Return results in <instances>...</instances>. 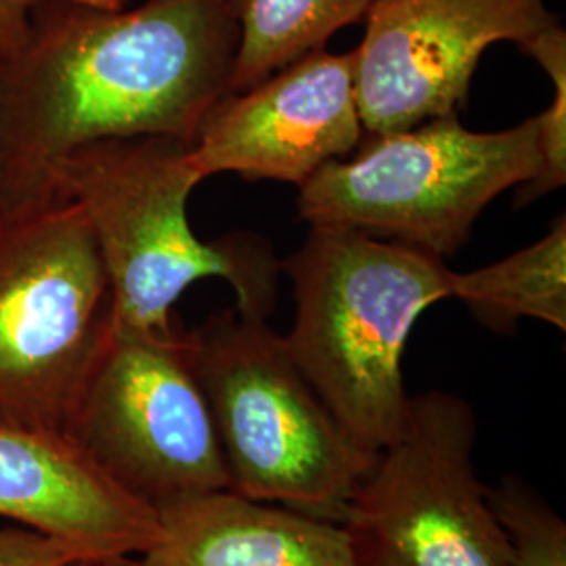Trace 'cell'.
I'll use <instances>...</instances> for the list:
<instances>
[{
  "instance_id": "cell-1",
  "label": "cell",
  "mask_w": 566,
  "mask_h": 566,
  "mask_svg": "<svg viewBox=\"0 0 566 566\" xmlns=\"http://www.w3.org/2000/svg\"><path fill=\"white\" fill-rule=\"evenodd\" d=\"M240 46L231 0H39L0 61V145L11 208L55 198L51 166L84 143H193L229 93Z\"/></svg>"
},
{
  "instance_id": "cell-2",
  "label": "cell",
  "mask_w": 566,
  "mask_h": 566,
  "mask_svg": "<svg viewBox=\"0 0 566 566\" xmlns=\"http://www.w3.org/2000/svg\"><path fill=\"white\" fill-rule=\"evenodd\" d=\"M200 182L189 143L168 137L84 143L51 166V191L74 203L95 235L109 280L112 329L175 334L181 329L175 304L208 277L231 283L242 315L273 313L282 264L256 240H198L187 202Z\"/></svg>"
},
{
  "instance_id": "cell-3",
  "label": "cell",
  "mask_w": 566,
  "mask_h": 566,
  "mask_svg": "<svg viewBox=\"0 0 566 566\" xmlns=\"http://www.w3.org/2000/svg\"><path fill=\"white\" fill-rule=\"evenodd\" d=\"M294 285L292 359L346 432L380 453L403 430L405 346L416 322L451 298L441 256L344 227H311L282 263Z\"/></svg>"
},
{
  "instance_id": "cell-4",
  "label": "cell",
  "mask_w": 566,
  "mask_h": 566,
  "mask_svg": "<svg viewBox=\"0 0 566 566\" xmlns=\"http://www.w3.org/2000/svg\"><path fill=\"white\" fill-rule=\"evenodd\" d=\"M185 336L231 491L343 525L378 453L334 418L285 338L238 308L214 313Z\"/></svg>"
},
{
  "instance_id": "cell-5",
  "label": "cell",
  "mask_w": 566,
  "mask_h": 566,
  "mask_svg": "<svg viewBox=\"0 0 566 566\" xmlns=\"http://www.w3.org/2000/svg\"><path fill=\"white\" fill-rule=\"evenodd\" d=\"M109 280L60 196L0 217V426L67 434L109 336Z\"/></svg>"
},
{
  "instance_id": "cell-6",
  "label": "cell",
  "mask_w": 566,
  "mask_h": 566,
  "mask_svg": "<svg viewBox=\"0 0 566 566\" xmlns=\"http://www.w3.org/2000/svg\"><path fill=\"white\" fill-rule=\"evenodd\" d=\"M537 122L472 133L458 116L365 135L350 160L322 166L301 185L311 227H344L434 256L464 245L489 203L537 175Z\"/></svg>"
},
{
  "instance_id": "cell-7",
  "label": "cell",
  "mask_w": 566,
  "mask_h": 566,
  "mask_svg": "<svg viewBox=\"0 0 566 566\" xmlns=\"http://www.w3.org/2000/svg\"><path fill=\"white\" fill-rule=\"evenodd\" d=\"M67 437L116 485L154 510L231 489L182 329L142 334L109 325Z\"/></svg>"
},
{
  "instance_id": "cell-8",
  "label": "cell",
  "mask_w": 566,
  "mask_h": 566,
  "mask_svg": "<svg viewBox=\"0 0 566 566\" xmlns=\"http://www.w3.org/2000/svg\"><path fill=\"white\" fill-rule=\"evenodd\" d=\"M474 443L464 399L411 397L401 434L346 510L355 566H506V533L476 474Z\"/></svg>"
},
{
  "instance_id": "cell-9",
  "label": "cell",
  "mask_w": 566,
  "mask_h": 566,
  "mask_svg": "<svg viewBox=\"0 0 566 566\" xmlns=\"http://www.w3.org/2000/svg\"><path fill=\"white\" fill-rule=\"evenodd\" d=\"M355 55L365 135L458 116L481 55L533 39L558 15L546 0H374Z\"/></svg>"
},
{
  "instance_id": "cell-10",
  "label": "cell",
  "mask_w": 566,
  "mask_h": 566,
  "mask_svg": "<svg viewBox=\"0 0 566 566\" xmlns=\"http://www.w3.org/2000/svg\"><path fill=\"white\" fill-rule=\"evenodd\" d=\"M364 137L355 55L322 49L223 95L189 145V160L200 181L235 172L301 187L325 164L353 154Z\"/></svg>"
},
{
  "instance_id": "cell-11",
  "label": "cell",
  "mask_w": 566,
  "mask_h": 566,
  "mask_svg": "<svg viewBox=\"0 0 566 566\" xmlns=\"http://www.w3.org/2000/svg\"><path fill=\"white\" fill-rule=\"evenodd\" d=\"M0 518L82 547L95 560L139 556L158 510L116 485L67 434L0 426Z\"/></svg>"
},
{
  "instance_id": "cell-12",
  "label": "cell",
  "mask_w": 566,
  "mask_h": 566,
  "mask_svg": "<svg viewBox=\"0 0 566 566\" xmlns=\"http://www.w3.org/2000/svg\"><path fill=\"white\" fill-rule=\"evenodd\" d=\"M160 531L112 566H355L340 523L224 489L158 507Z\"/></svg>"
},
{
  "instance_id": "cell-13",
  "label": "cell",
  "mask_w": 566,
  "mask_h": 566,
  "mask_svg": "<svg viewBox=\"0 0 566 566\" xmlns=\"http://www.w3.org/2000/svg\"><path fill=\"white\" fill-rule=\"evenodd\" d=\"M458 298L491 329H510L518 319H537L566 329V221L552 224L546 238L500 263L453 273Z\"/></svg>"
},
{
  "instance_id": "cell-14",
  "label": "cell",
  "mask_w": 566,
  "mask_h": 566,
  "mask_svg": "<svg viewBox=\"0 0 566 566\" xmlns=\"http://www.w3.org/2000/svg\"><path fill=\"white\" fill-rule=\"evenodd\" d=\"M374 0H231L240 25L229 93H240L287 63L325 49L327 41L364 21Z\"/></svg>"
},
{
  "instance_id": "cell-15",
  "label": "cell",
  "mask_w": 566,
  "mask_h": 566,
  "mask_svg": "<svg viewBox=\"0 0 566 566\" xmlns=\"http://www.w3.org/2000/svg\"><path fill=\"white\" fill-rule=\"evenodd\" d=\"M521 49L537 61L554 84V97L537 122V158L539 168L531 181L521 185L516 203L533 202L560 189L566 182V32L560 21L547 25Z\"/></svg>"
},
{
  "instance_id": "cell-16",
  "label": "cell",
  "mask_w": 566,
  "mask_h": 566,
  "mask_svg": "<svg viewBox=\"0 0 566 566\" xmlns=\"http://www.w3.org/2000/svg\"><path fill=\"white\" fill-rule=\"evenodd\" d=\"M486 497L506 533V566H566L565 521L537 493L504 479Z\"/></svg>"
},
{
  "instance_id": "cell-17",
  "label": "cell",
  "mask_w": 566,
  "mask_h": 566,
  "mask_svg": "<svg viewBox=\"0 0 566 566\" xmlns=\"http://www.w3.org/2000/svg\"><path fill=\"white\" fill-rule=\"evenodd\" d=\"M95 560L82 547L25 526L0 528V566H72Z\"/></svg>"
},
{
  "instance_id": "cell-18",
  "label": "cell",
  "mask_w": 566,
  "mask_h": 566,
  "mask_svg": "<svg viewBox=\"0 0 566 566\" xmlns=\"http://www.w3.org/2000/svg\"><path fill=\"white\" fill-rule=\"evenodd\" d=\"M39 0H0V61L20 46Z\"/></svg>"
},
{
  "instance_id": "cell-19",
  "label": "cell",
  "mask_w": 566,
  "mask_h": 566,
  "mask_svg": "<svg viewBox=\"0 0 566 566\" xmlns=\"http://www.w3.org/2000/svg\"><path fill=\"white\" fill-rule=\"evenodd\" d=\"M11 208L9 202V189H7V172H4V156H2V145H0V217L7 214Z\"/></svg>"
},
{
  "instance_id": "cell-20",
  "label": "cell",
  "mask_w": 566,
  "mask_h": 566,
  "mask_svg": "<svg viewBox=\"0 0 566 566\" xmlns=\"http://www.w3.org/2000/svg\"><path fill=\"white\" fill-rule=\"evenodd\" d=\"M114 563V560H112ZM112 563H102V560H81L72 566H112Z\"/></svg>"
}]
</instances>
